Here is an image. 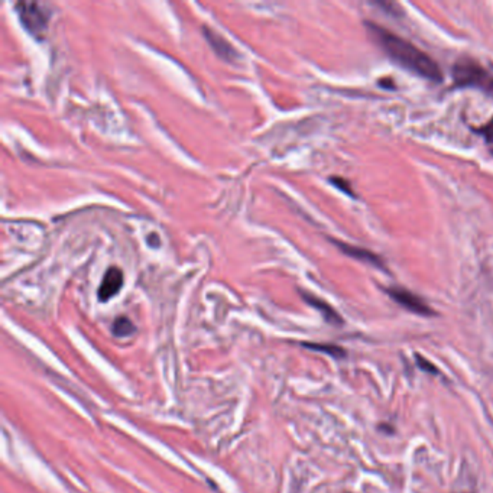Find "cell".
Here are the masks:
<instances>
[{"mask_svg":"<svg viewBox=\"0 0 493 493\" xmlns=\"http://www.w3.org/2000/svg\"><path fill=\"white\" fill-rule=\"evenodd\" d=\"M333 242L344 255L358 259V261H362V262H366L369 265H373L375 268L385 269V263H383V261L376 254H373L368 249H363V248H358V246L347 244L344 242H339V240H333Z\"/></svg>","mask_w":493,"mask_h":493,"instance_id":"cell-7","label":"cell"},{"mask_svg":"<svg viewBox=\"0 0 493 493\" xmlns=\"http://www.w3.org/2000/svg\"><path fill=\"white\" fill-rule=\"evenodd\" d=\"M301 295H303V298L306 299V303L310 304L311 307H314L316 310H318L321 313V316L324 317V320L327 323H330V324H335V325H340L343 324V318L339 316V313L332 307V306H328L325 301L311 295V294H307V292H301Z\"/></svg>","mask_w":493,"mask_h":493,"instance_id":"cell-8","label":"cell"},{"mask_svg":"<svg viewBox=\"0 0 493 493\" xmlns=\"http://www.w3.org/2000/svg\"><path fill=\"white\" fill-rule=\"evenodd\" d=\"M478 133H480V135H483L485 136V139L487 141V142H493V119L487 123V125H485V126H482L480 129H475Z\"/></svg>","mask_w":493,"mask_h":493,"instance_id":"cell-12","label":"cell"},{"mask_svg":"<svg viewBox=\"0 0 493 493\" xmlns=\"http://www.w3.org/2000/svg\"><path fill=\"white\" fill-rule=\"evenodd\" d=\"M330 182L336 187V188H339L340 191H343V193L344 194H347V196H350V197H353V199H356V194H354V191H353V188H351V185L344 180V178H340V177H332L330 178Z\"/></svg>","mask_w":493,"mask_h":493,"instance_id":"cell-11","label":"cell"},{"mask_svg":"<svg viewBox=\"0 0 493 493\" xmlns=\"http://www.w3.org/2000/svg\"><path fill=\"white\" fill-rule=\"evenodd\" d=\"M366 28L372 39L394 63L423 78L435 81V83H440L443 80V73L440 67H438V64L428 54L421 51L418 46L395 35L394 32L382 28V26L376 23L366 22Z\"/></svg>","mask_w":493,"mask_h":493,"instance_id":"cell-1","label":"cell"},{"mask_svg":"<svg viewBox=\"0 0 493 493\" xmlns=\"http://www.w3.org/2000/svg\"><path fill=\"white\" fill-rule=\"evenodd\" d=\"M203 32H204V38L206 41L210 44V46L213 48V51L217 54L218 57L222 60L232 63L235 60L239 58L237 51L233 48V45H230L222 35H218L216 31H213L211 28H207V26H203Z\"/></svg>","mask_w":493,"mask_h":493,"instance_id":"cell-6","label":"cell"},{"mask_svg":"<svg viewBox=\"0 0 493 493\" xmlns=\"http://www.w3.org/2000/svg\"><path fill=\"white\" fill-rule=\"evenodd\" d=\"M123 287V272L118 266L108 268L101 280V284L99 287V299L106 303L111 298H113Z\"/></svg>","mask_w":493,"mask_h":493,"instance_id":"cell-5","label":"cell"},{"mask_svg":"<svg viewBox=\"0 0 493 493\" xmlns=\"http://www.w3.org/2000/svg\"><path fill=\"white\" fill-rule=\"evenodd\" d=\"M416 359H417V363H418L420 369H423L425 372H430V373H435L437 372V368L431 362H428L425 358H421L420 354H416Z\"/></svg>","mask_w":493,"mask_h":493,"instance_id":"cell-13","label":"cell"},{"mask_svg":"<svg viewBox=\"0 0 493 493\" xmlns=\"http://www.w3.org/2000/svg\"><path fill=\"white\" fill-rule=\"evenodd\" d=\"M304 347L310 349V350H316L320 353H325L328 356H332V358L336 359H342L346 356V350L340 346L336 344H318V343H303Z\"/></svg>","mask_w":493,"mask_h":493,"instance_id":"cell-9","label":"cell"},{"mask_svg":"<svg viewBox=\"0 0 493 493\" xmlns=\"http://www.w3.org/2000/svg\"><path fill=\"white\" fill-rule=\"evenodd\" d=\"M385 291L397 304L402 306L405 310H408L411 313L424 316V317H431L435 314L432 311V308L425 303L423 298H420L414 292H411L402 287H389Z\"/></svg>","mask_w":493,"mask_h":493,"instance_id":"cell-4","label":"cell"},{"mask_svg":"<svg viewBox=\"0 0 493 493\" xmlns=\"http://www.w3.org/2000/svg\"><path fill=\"white\" fill-rule=\"evenodd\" d=\"M453 81L457 87H476L493 93V74L472 58H460L453 65Z\"/></svg>","mask_w":493,"mask_h":493,"instance_id":"cell-2","label":"cell"},{"mask_svg":"<svg viewBox=\"0 0 493 493\" xmlns=\"http://www.w3.org/2000/svg\"><path fill=\"white\" fill-rule=\"evenodd\" d=\"M15 9L23 28L34 38L42 39L48 31V22L51 18L48 6L39 2H18Z\"/></svg>","mask_w":493,"mask_h":493,"instance_id":"cell-3","label":"cell"},{"mask_svg":"<svg viewBox=\"0 0 493 493\" xmlns=\"http://www.w3.org/2000/svg\"><path fill=\"white\" fill-rule=\"evenodd\" d=\"M135 325L127 317H118L113 323V335L118 337H127L135 333Z\"/></svg>","mask_w":493,"mask_h":493,"instance_id":"cell-10","label":"cell"}]
</instances>
